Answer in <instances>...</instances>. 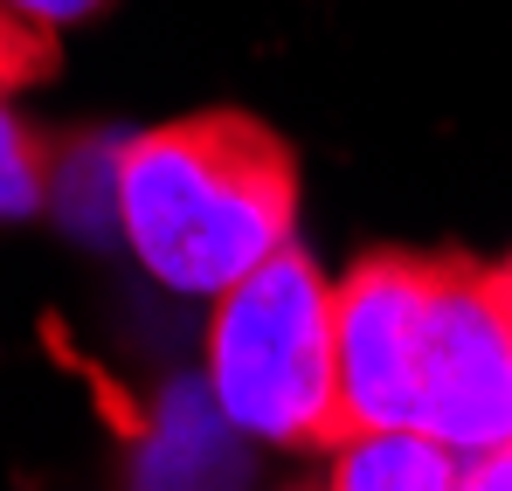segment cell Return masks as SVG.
Here are the masks:
<instances>
[{
	"label": "cell",
	"instance_id": "cell-1",
	"mask_svg": "<svg viewBox=\"0 0 512 491\" xmlns=\"http://www.w3.org/2000/svg\"><path fill=\"white\" fill-rule=\"evenodd\" d=\"M118 229L167 284L215 298L298 229V153L256 111H187L118 146Z\"/></svg>",
	"mask_w": 512,
	"mask_h": 491
},
{
	"label": "cell",
	"instance_id": "cell-2",
	"mask_svg": "<svg viewBox=\"0 0 512 491\" xmlns=\"http://www.w3.org/2000/svg\"><path fill=\"white\" fill-rule=\"evenodd\" d=\"M208 395L243 436L277 450L333 457L353 443V415L340 388V312L333 277L291 236L250 277L215 291L208 319Z\"/></svg>",
	"mask_w": 512,
	"mask_h": 491
},
{
	"label": "cell",
	"instance_id": "cell-3",
	"mask_svg": "<svg viewBox=\"0 0 512 491\" xmlns=\"http://www.w3.org/2000/svg\"><path fill=\"white\" fill-rule=\"evenodd\" d=\"M409 429L457 457L512 443V332L492 298V263L471 249H423L409 312Z\"/></svg>",
	"mask_w": 512,
	"mask_h": 491
},
{
	"label": "cell",
	"instance_id": "cell-4",
	"mask_svg": "<svg viewBox=\"0 0 512 491\" xmlns=\"http://www.w3.org/2000/svg\"><path fill=\"white\" fill-rule=\"evenodd\" d=\"M340 491H464V457L416 429H367L326 457Z\"/></svg>",
	"mask_w": 512,
	"mask_h": 491
},
{
	"label": "cell",
	"instance_id": "cell-5",
	"mask_svg": "<svg viewBox=\"0 0 512 491\" xmlns=\"http://www.w3.org/2000/svg\"><path fill=\"white\" fill-rule=\"evenodd\" d=\"M63 28H42V21H28V14H14L7 0H0V104L14 97V90H28V83H49L63 70V42H56Z\"/></svg>",
	"mask_w": 512,
	"mask_h": 491
},
{
	"label": "cell",
	"instance_id": "cell-6",
	"mask_svg": "<svg viewBox=\"0 0 512 491\" xmlns=\"http://www.w3.org/2000/svg\"><path fill=\"white\" fill-rule=\"evenodd\" d=\"M49 194V173H42V139L0 104V222H21L35 215Z\"/></svg>",
	"mask_w": 512,
	"mask_h": 491
},
{
	"label": "cell",
	"instance_id": "cell-7",
	"mask_svg": "<svg viewBox=\"0 0 512 491\" xmlns=\"http://www.w3.org/2000/svg\"><path fill=\"white\" fill-rule=\"evenodd\" d=\"M464 491H512V443L464 457Z\"/></svg>",
	"mask_w": 512,
	"mask_h": 491
},
{
	"label": "cell",
	"instance_id": "cell-8",
	"mask_svg": "<svg viewBox=\"0 0 512 491\" xmlns=\"http://www.w3.org/2000/svg\"><path fill=\"white\" fill-rule=\"evenodd\" d=\"M14 14H28V21H42V28H70V21H90L104 0H7Z\"/></svg>",
	"mask_w": 512,
	"mask_h": 491
},
{
	"label": "cell",
	"instance_id": "cell-9",
	"mask_svg": "<svg viewBox=\"0 0 512 491\" xmlns=\"http://www.w3.org/2000/svg\"><path fill=\"white\" fill-rule=\"evenodd\" d=\"M492 298H499V312H506V332H512V256L492 263Z\"/></svg>",
	"mask_w": 512,
	"mask_h": 491
},
{
	"label": "cell",
	"instance_id": "cell-10",
	"mask_svg": "<svg viewBox=\"0 0 512 491\" xmlns=\"http://www.w3.org/2000/svg\"><path fill=\"white\" fill-rule=\"evenodd\" d=\"M298 491H340V485H333V478H326V485H298Z\"/></svg>",
	"mask_w": 512,
	"mask_h": 491
}]
</instances>
